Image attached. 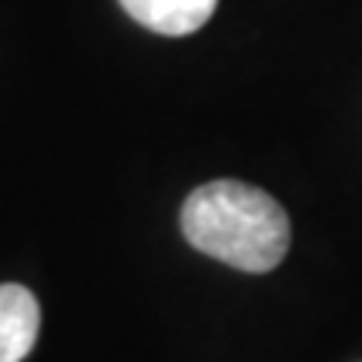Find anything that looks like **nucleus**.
Returning a JSON list of instances; mask_svg holds the SVG:
<instances>
[{"label": "nucleus", "mask_w": 362, "mask_h": 362, "mask_svg": "<svg viewBox=\"0 0 362 362\" xmlns=\"http://www.w3.org/2000/svg\"><path fill=\"white\" fill-rule=\"evenodd\" d=\"M40 332L37 296L24 285H0V362H24Z\"/></svg>", "instance_id": "f03ea898"}, {"label": "nucleus", "mask_w": 362, "mask_h": 362, "mask_svg": "<svg viewBox=\"0 0 362 362\" xmlns=\"http://www.w3.org/2000/svg\"><path fill=\"white\" fill-rule=\"evenodd\" d=\"M181 232L202 255L242 272H272L292 242L285 208L235 178L194 188L181 208Z\"/></svg>", "instance_id": "f257e3e1"}, {"label": "nucleus", "mask_w": 362, "mask_h": 362, "mask_svg": "<svg viewBox=\"0 0 362 362\" xmlns=\"http://www.w3.org/2000/svg\"><path fill=\"white\" fill-rule=\"evenodd\" d=\"M121 7L128 11V17H134L155 34L185 37L208 24L218 0H121Z\"/></svg>", "instance_id": "7ed1b4c3"}]
</instances>
